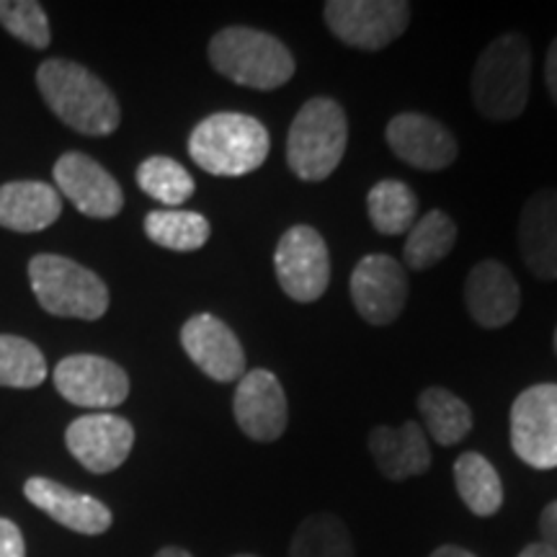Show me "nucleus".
I'll list each match as a JSON object with an SVG mask.
<instances>
[{
    "instance_id": "obj_4",
    "label": "nucleus",
    "mask_w": 557,
    "mask_h": 557,
    "mask_svg": "<svg viewBox=\"0 0 557 557\" xmlns=\"http://www.w3.org/2000/svg\"><path fill=\"white\" fill-rule=\"evenodd\" d=\"M209 62L243 88L274 90L295 75V54L284 41L250 26H227L209 41Z\"/></svg>"
},
{
    "instance_id": "obj_20",
    "label": "nucleus",
    "mask_w": 557,
    "mask_h": 557,
    "mask_svg": "<svg viewBox=\"0 0 557 557\" xmlns=\"http://www.w3.org/2000/svg\"><path fill=\"white\" fill-rule=\"evenodd\" d=\"M369 451L387 480H408L431 468V449L421 423L408 421L400 429L377 426L369 434Z\"/></svg>"
},
{
    "instance_id": "obj_11",
    "label": "nucleus",
    "mask_w": 557,
    "mask_h": 557,
    "mask_svg": "<svg viewBox=\"0 0 557 557\" xmlns=\"http://www.w3.org/2000/svg\"><path fill=\"white\" fill-rule=\"evenodd\" d=\"M408 299L406 267L385 253L364 256L351 274V302L369 325H389Z\"/></svg>"
},
{
    "instance_id": "obj_23",
    "label": "nucleus",
    "mask_w": 557,
    "mask_h": 557,
    "mask_svg": "<svg viewBox=\"0 0 557 557\" xmlns=\"http://www.w3.org/2000/svg\"><path fill=\"white\" fill-rule=\"evenodd\" d=\"M457 243V225L442 209H431V212L418 218L413 227L408 230L406 248H403V261L406 267L416 271H426L436 267L451 253Z\"/></svg>"
},
{
    "instance_id": "obj_18",
    "label": "nucleus",
    "mask_w": 557,
    "mask_h": 557,
    "mask_svg": "<svg viewBox=\"0 0 557 557\" xmlns=\"http://www.w3.org/2000/svg\"><path fill=\"white\" fill-rule=\"evenodd\" d=\"M465 302L480 329H504L517 318L521 292L517 278L498 261H480L465 282Z\"/></svg>"
},
{
    "instance_id": "obj_9",
    "label": "nucleus",
    "mask_w": 557,
    "mask_h": 557,
    "mask_svg": "<svg viewBox=\"0 0 557 557\" xmlns=\"http://www.w3.org/2000/svg\"><path fill=\"white\" fill-rule=\"evenodd\" d=\"M511 447L534 470L557 468V385L527 387L511 406Z\"/></svg>"
},
{
    "instance_id": "obj_29",
    "label": "nucleus",
    "mask_w": 557,
    "mask_h": 557,
    "mask_svg": "<svg viewBox=\"0 0 557 557\" xmlns=\"http://www.w3.org/2000/svg\"><path fill=\"white\" fill-rule=\"evenodd\" d=\"M47 380V361L32 341L0 336V387L32 389Z\"/></svg>"
},
{
    "instance_id": "obj_33",
    "label": "nucleus",
    "mask_w": 557,
    "mask_h": 557,
    "mask_svg": "<svg viewBox=\"0 0 557 557\" xmlns=\"http://www.w3.org/2000/svg\"><path fill=\"white\" fill-rule=\"evenodd\" d=\"M545 81H547V90L553 96V101L557 103V37L553 45H549L547 52V62H545Z\"/></svg>"
},
{
    "instance_id": "obj_21",
    "label": "nucleus",
    "mask_w": 557,
    "mask_h": 557,
    "mask_svg": "<svg viewBox=\"0 0 557 557\" xmlns=\"http://www.w3.org/2000/svg\"><path fill=\"white\" fill-rule=\"evenodd\" d=\"M62 197L45 181H11L0 186V227L39 233L58 222Z\"/></svg>"
},
{
    "instance_id": "obj_2",
    "label": "nucleus",
    "mask_w": 557,
    "mask_h": 557,
    "mask_svg": "<svg viewBox=\"0 0 557 557\" xmlns=\"http://www.w3.org/2000/svg\"><path fill=\"white\" fill-rule=\"evenodd\" d=\"M532 50L521 34H504L480 52L472 70V103L485 120L513 122L524 114Z\"/></svg>"
},
{
    "instance_id": "obj_28",
    "label": "nucleus",
    "mask_w": 557,
    "mask_h": 557,
    "mask_svg": "<svg viewBox=\"0 0 557 557\" xmlns=\"http://www.w3.org/2000/svg\"><path fill=\"white\" fill-rule=\"evenodd\" d=\"M137 186L169 209L184 205L197 189L191 173L178 160L165 156H152L139 163Z\"/></svg>"
},
{
    "instance_id": "obj_10",
    "label": "nucleus",
    "mask_w": 557,
    "mask_h": 557,
    "mask_svg": "<svg viewBox=\"0 0 557 557\" xmlns=\"http://www.w3.org/2000/svg\"><path fill=\"white\" fill-rule=\"evenodd\" d=\"M54 387L67 403L107 413L129 395V377L120 364L94 354H73L54 367Z\"/></svg>"
},
{
    "instance_id": "obj_25",
    "label": "nucleus",
    "mask_w": 557,
    "mask_h": 557,
    "mask_svg": "<svg viewBox=\"0 0 557 557\" xmlns=\"http://www.w3.org/2000/svg\"><path fill=\"white\" fill-rule=\"evenodd\" d=\"M418 410H421L431 438L442 447L459 444L472 429V410L468 403L459 400L455 393L444 387L423 389L421 398H418Z\"/></svg>"
},
{
    "instance_id": "obj_5",
    "label": "nucleus",
    "mask_w": 557,
    "mask_h": 557,
    "mask_svg": "<svg viewBox=\"0 0 557 557\" xmlns=\"http://www.w3.org/2000/svg\"><path fill=\"white\" fill-rule=\"evenodd\" d=\"M348 120L338 101L315 96L295 114L287 135V165L297 178L325 181L344 160Z\"/></svg>"
},
{
    "instance_id": "obj_12",
    "label": "nucleus",
    "mask_w": 557,
    "mask_h": 557,
    "mask_svg": "<svg viewBox=\"0 0 557 557\" xmlns=\"http://www.w3.org/2000/svg\"><path fill=\"white\" fill-rule=\"evenodd\" d=\"M65 444L78 462L94 475H107L127 462L135 447V429L114 413H88L75 418L65 431Z\"/></svg>"
},
{
    "instance_id": "obj_35",
    "label": "nucleus",
    "mask_w": 557,
    "mask_h": 557,
    "mask_svg": "<svg viewBox=\"0 0 557 557\" xmlns=\"http://www.w3.org/2000/svg\"><path fill=\"white\" fill-rule=\"evenodd\" d=\"M431 557H475L470 553V549H462V547H455V545H444L431 553Z\"/></svg>"
},
{
    "instance_id": "obj_31",
    "label": "nucleus",
    "mask_w": 557,
    "mask_h": 557,
    "mask_svg": "<svg viewBox=\"0 0 557 557\" xmlns=\"http://www.w3.org/2000/svg\"><path fill=\"white\" fill-rule=\"evenodd\" d=\"M0 557H26L21 529L11 519L0 517Z\"/></svg>"
},
{
    "instance_id": "obj_13",
    "label": "nucleus",
    "mask_w": 557,
    "mask_h": 557,
    "mask_svg": "<svg viewBox=\"0 0 557 557\" xmlns=\"http://www.w3.org/2000/svg\"><path fill=\"white\" fill-rule=\"evenodd\" d=\"M54 184L78 212L94 220H111L122 212L124 194L116 178L83 152H65L54 163Z\"/></svg>"
},
{
    "instance_id": "obj_38",
    "label": "nucleus",
    "mask_w": 557,
    "mask_h": 557,
    "mask_svg": "<svg viewBox=\"0 0 557 557\" xmlns=\"http://www.w3.org/2000/svg\"><path fill=\"white\" fill-rule=\"evenodd\" d=\"M235 557H256V555H235Z\"/></svg>"
},
{
    "instance_id": "obj_17",
    "label": "nucleus",
    "mask_w": 557,
    "mask_h": 557,
    "mask_svg": "<svg viewBox=\"0 0 557 557\" xmlns=\"http://www.w3.org/2000/svg\"><path fill=\"white\" fill-rule=\"evenodd\" d=\"M24 493L34 506L41 508L58 524L73 529L78 534H88V537L109 532L111 521H114L109 506L101 504L99 498L54 483L50 478H29Z\"/></svg>"
},
{
    "instance_id": "obj_1",
    "label": "nucleus",
    "mask_w": 557,
    "mask_h": 557,
    "mask_svg": "<svg viewBox=\"0 0 557 557\" xmlns=\"http://www.w3.org/2000/svg\"><path fill=\"white\" fill-rule=\"evenodd\" d=\"M41 99L70 129L88 137H107L120 127L122 111L114 94L73 60H47L37 70Z\"/></svg>"
},
{
    "instance_id": "obj_3",
    "label": "nucleus",
    "mask_w": 557,
    "mask_h": 557,
    "mask_svg": "<svg viewBox=\"0 0 557 557\" xmlns=\"http://www.w3.org/2000/svg\"><path fill=\"white\" fill-rule=\"evenodd\" d=\"M269 132L256 116L220 111L194 127L189 156L212 176L238 178L261 169L269 158Z\"/></svg>"
},
{
    "instance_id": "obj_26",
    "label": "nucleus",
    "mask_w": 557,
    "mask_h": 557,
    "mask_svg": "<svg viewBox=\"0 0 557 557\" xmlns=\"http://www.w3.org/2000/svg\"><path fill=\"white\" fill-rule=\"evenodd\" d=\"M145 233L160 248L189 253V250H199L209 240V222L199 212L156 209L145 218Z\"/></svg>"
},
{
    "instance_id": "obj_16",
    "label": "nucleus",
    "mask_w": 557,
    "mask_h": 557,
    "mask_svg": "<svg viewBox=\"0 0 557 557\" xmlns=\"http://www.w3.org/2000/svg\"><path fill=\"white\" fill-rule=\"evenodd\" d=\"M181 346L209 380L235 382L246 374V351L220 318L201 312L184 323Z\"/></svg>"
},
{
    "instance_id": "obj_36",
    "label": "nucleus",
    "mask_w": 557,
    "mask_h": 557,
    "mask_svg": "<svg viewBox=\"0 0 557 557\" xmlns=\"http://www.w3.org/2000/svg\"><path fill=\"white\" fill-rule=\"evenodd\" d=\"M156 557H191V553H186V549L181 547H163Z\"/></svg>"
},
{
    "instance_id": "obj_24",
    "label": "nucleus",
    "mask_w": 557,
    "mask_h": 557,
    "mask_svg": "<svg viewBox=\"0 0 557 557\" xmlns=\"http://www.w3.org/2000/svg\"><path fill=\"white\" fill-rule=\"evenodd\" d=\"M367 212L372 227L382 235H403L418 222V197L408 184L385 178L369 189Z\"/></svg>"
},
{
    "instance_id": "obj_14",
    "label": "nucleus",
    "mask_w": 557,
    "mask_h": 557,
    "mask_svg": "<svg viewBox=\"0 0 557 557\" xmlns=\"http://www.w3.org/2000/svg\"><path fill=\"white\" fill-rule=\"evenodd\" d=\"M235 421L253 442H276L287 431L289 406L282 382L269 369L246 372L233 400Z\"/></svg>"
},
{
    "instance_id": "obj_22",
    "label": "nucleus",
    "mask_w": 557,
    "mask_h": 557,
    "mask_svg": "<svg viewBox=\"0 0 557 557\" xmlns=\"http://www.w3.org/2000/svg\"><path fill=\"white\" fill-rule=\"evenodd\" d=\"M455 485L459 498L475 517H493L504 506V485L496 468L478 451H465L455 462Z\"/></svg>"
},
{
    "instance_id": "obj_27",
    "label": "nucleus",
    "mask_w": 557,
    "mask_h": 557,
    "mask_svg": "<svg viewBox=\"0 0 557 557\" xmlns=\"http://www.w3.org/2000/svg\"><path fill=\"white\" fill-rule=\"evenodd\" d=\"M289 557H354L351 534L333 513H315L297 527Z\"/></svg>"
},
{
    "instance_id": "obj_32",
    "label": "nucleus",
    "mask_w": 557,
    "mask_h": 557,
    "mask_svg": "<svg viewBox=\"0 0 557 557\" xmlns=\"http://www.w3.org/2000/svg\"><path fill=\"white\" fill-rule=\"evenodd\" d=\"M540 532H542V542H545L557 557V500H553V504L542 511Z\"/></svg>"
},
{
    "instance_id": "obj_37",
    "label": "nucleus",
    "mask_w": 557,
    "mask_h": 557,
    "mask_svg": "<svg viewBox=\"0 0 557 557\" xmlns=\"http://www.w3.org/2000/svg\"><path fill=\"white\" fill-rule=\"evenodd\" d=\"M555 351H557V329H555Z\"/></svg>"
},
{
    "instance_id": "obj_8",
    "label": "nucleus",
    "mask_w": 557,
    "mask_h": 557,
    "mask_svg": "<svg viewBox=\"0 0 557 557\" xmlns=\"http://www.w3.org/2000/svg\"><path fill=\"white\" fill-rule=\"evenodd\" d=\"M278 287L295 302H315L331 284V253L323 235L310 225H295L278 238L274 253Z\"/></svg>"
},
{
    "instance_id": "obj_19",
    "label": "nucleus",
    "mask_w": 557,
    "mask_h": 557,
    "mask_svg": "<svg viewBox=\"0 0 557 557\" xmlns=\"http://www.w3.org/2000/svg\"><path fill=\"white\" fill-rule=\"evenodd\" d=\"M519 248L534 276L557 278V189L529 197L519 220Z\"/></svg>"
},
{
    "instance_id": "obj_30",
    "label": "nucleus",
    "mask_w": 557,
    "mask_h": 557,
    "mask_svg": "<svg viewBox=\"0 0 557 557\" xmlns=\"http://www.w3.org/2000/svg\"><path fill=\"white\" fill-rule=\"evenodd\" d=\"M0 24L37 50H45L52 39L50 21L37 0H0Z\"/></svg>"
},
{
    "instance_id": "obj_15",
    "label": "nucleus",
    "mask_w": 557,
    "mask_h": 557,
    "mask_svg": "<svg viewBox=\"0 0 557 557\" xmlns=\"http://www.w3.org/2000/svg\"><path fill=\"white\" fill-rule=\"evenodd\" d=\"M389 150L418 171H444L457 160V139L442 122L426 114H398L385 129Z\"/></svg>"
},
{
    "instance_id": "obj_7",
    "label": "nucleus",
    "mask_w": 557,
    "mask_h": 557,
    "mask_svg": "<svg viewBox=\"0 0 557 557\" xmlns=\"http://www.w3.org/2000/svg\"><path fill=\"white\" fill-rule=\"evenodd\" d=\"M323 13L333 37L364 52L385 50L410 24L406 0H329Z\"/></svg>"
},
{
    "instance_id": "obj_6",
    "label": "nucleus",
    "mask_w": 557,
    "mask_h": 557,
    "mask_svg": "<svg viewBox=\"0 0 557 557\" xmlns=\"http://www.w3.org/2000/svg\"><path fill=\"white\" fill-rule=\"evenodd\" d=\"M29 282L37 302L58 318L99 320L109 310V289L103 278L65 256H34Z\"/></svg>"
},
{
    "instance_id": "obj_34",
    "label": "nucleus",
    "mask_w": 557,
    "mask_h": 557,
    "mask_svg": "<svg viewBox=\"0 0 557 557\" xmlns=\"http://www.w3.org/2000/svg\"><path fill=\"white\" fill-rule=\"evenodd\" d=\"M519 557H555V553L545 545V542H534V545H527L521 549Z\"/></svg>"
}]
</instances>
